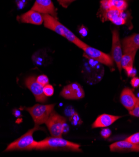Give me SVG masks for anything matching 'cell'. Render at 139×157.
<instances>
[{
	"label": "cell",
	"mask_w": 139,
	"mask_h": 157,
	"mask_svg": "<svg viewBox=\"0 0 139 157\" xmlns=\"http://www.w3.org/2000/svg\"><path fill=\"white\" fill-rule=\"evenodd\" d=\"M123 55V50L122 43L120 40L118 31L115 29L112 31V45L111 56L115 63L120 73L122 72L121 67V59Z\"/></svg>",
	"instance_id": "obj_7"
},
{
	"label": "cell",
	"mask_w": 139,
	"mask_h": 157,
	"mask_svg": "<svg viewBox=\"0 0 139 157\" xmlns=\"http://www.w3.org/2000/svg\"><path fill=\"white\" fill-rule=\"evenodd\" d=\"M45 124L52 136L61 137L64 132L66 119L53 111Z\"/></svg>",
	"instance_id": "obj_6"
},
{
	"label": "cell",
	"mask_w": 139,
	"mask_h": 157,
	"mask_svg": "<svg viewBox=\"0 0 139 157\" xmlns=\"http://www.w3.org/2000/svg\"><path fill=\"white\" fill-rule=\"evenodd\" d=\"M123 52L137 51L139 49V33L123 38L122 41Z\"/></svg>",
	"instance_id": "obj_16"
},
{
	"label": "cell",
	"mask_w": 139,
	"mask_h": 157,
	"mask_svg": "<svg viewBox=\"0 0 139 157\" xmlns=\"http://www.w3.org/2000/svg\"><path fill=\"white\" fill-rule=\"evenodd\" d=\"M60 96L67 100H80L85 97V91L80 84L73 83L65 86L60 92Z\"/></svg>",
	"instance_id": "obj_9"
},
{
	"label": "cell",
	"mask_w": 139,
	"mask_h": 157,
	"mask_svg": "<svg viewBox=\"0 0 139 157\" xmlns=\"http://www.w3.org/2000/svg\"><path fill=\"white\" fill-rule=\"evenodd\" d=\"M38 129V126L35 125V127L30 129L18 139L8 145L5 151L35 150L37 142L34 140L33 135L35 132Z\"/></svg>",
	"instance_id": "obj_3"
},
{
	"label": "cell",
	"mask_w": 139,
	"mask_h": 157,
	"mask_svg": "<svg viewBox=\"0 0 139 157\" xmlns=\"http://www.w3.org/2000/svg\"><path fill=\"white\" fill-rule=\"evenodd\" d=\"M35 150L52 151H70L80 152V145L70 142L61 137H48L40 142H37Z\"/></svg>",
	"instance_id": "obj_1"
},
{
	"label": "cell",
	"mask_w": 139,
	"mask_h": 157,
	"mask_svg": "<svg viewBox=\"0 0 139 157\" xmlns=\"http://www.w3.org/2000/svg\"><path fill=\"white\" fill-rule=\"evenodd\" d=\"M121 118L120 116L112 115L109 114H102L98 116L95 121L92 124V128H106L110 126L118 119Z\"/></svg>",
	"instance_id": "obj_15"
},
{
	"label": "cell",
	"mask_w": 139,
	"mask_h": 157,
	"mask_svg": "<svg viewBox=\"0 0 139 157\" xmlns=\"http://www.w3.org/2000/svg\"><path fill=\"white\" fill-rule=\"evenodd\" d=\"M110 9L109 0H101L100 2V15L102 18L105 13Z\"/></svg>",
	"instance_id": "obj_19"
},
{
	"label": "cell",
	"mask_w": 139,
	"mask_h": 157,
	"mask_svg": "<svg viewBox=\"0 0 139 157\" xmlns=\"http://www.w3.org/2000/svg\"><path fill=\"white\" fill-rule=\"evenodd\" d=\"M13 114L15 117H19L21 115V112H20V111L17 110V109H15V110H14V112H13Z\"/></svg>",
	"instance_id": "obj_29"
},
{
	"label": "cell",
	"mask_w": 139,
	"mask_h": 157,
	"mask_svg": "<svg viewBox=\"0 0 139 157\" xmlns=\"http://www.w3.org/2000/svg\"><path fill=\"white\" fill-rule=\"evenodd\" d=\"M54 104H37L32 107L26 108V109L32 116L35 125L39 126V125L44 124L46 122L51 113L54 111Z\"/></svg>",
	"instance_id": "obj_4"
},
{
	"label": "cell",
	"mask_w": 139,
	"mask_h": 157,
	"mask_svg": "<svg viewBox=\"0 0 139 157\" xmlns=\"http://www.w3.org/2000/svg\"><path fill=\"white\" fill-rule=\"evenodd\" d=\"M103 21H110L114 24L120 26L126 23V16L124 11H122L117 9H110L103 16Z\"/></svg>",
	"instance_id": "obj_11"
},
{
	"label": "cell",
	"mask_w": 139,
	"mask_h": 157,
	"mask_svg": "<svg viewBox=\"0 0 139 157\" xmlns=\"http://www.w3.org/2000/svg\"><path fill=\"white\" fill-rule=\"evenodd\" d=\"M37 81L42 86H44L45 85L49 84V79L48 76L45 75H41L38 76L37 78Z\"/></svg>",
	"instance_id": "obj_21"
},
{
	"label": "cell",
	"mask_w": 139,
	"mask_h": 157,
	"mask_svg": "<svg viewBox=\"0 0 139 157\" xmlns=\"http://www.w3.org/2000/svg\"><path fill=\"white\" fill-rule=\"evenodd\" d=\"M70 121L74 125H79L82 123L80 116L76 113H74L73 114H72L71 115L70 118Z\"/></svg>",
	"instance_id": "obj_22"
},
{
	"label": "cell",
	"mask_w": 139,
	"mask_h": 157,
	"mask_svg": "<svg viewBox=\"0 0 139 157\" xmlns=\"http://www.w3.org/2000/svg\"><path fill=\"white\" fill-rule=\"evenodd\" d=\"M120 100L122 105L129 112L131 111L135 106L138 98L135 95L131 89L129 88H125L121 92Z\"/></svg>",
	"instance_id": "obj_13"
},
{
	"label": "cell",
	"mask_w": 139,
	"mask_h": 157,
	"mask_svg": "<svg viewBox=\"0 0 139 157\" xmlns=\"http://www.w3.org/2000/svg\"><path fill=\"white\" fill-rule=\"evenodd\" d=\"M43 91L46 97H52L54 94V88L52 85L48 84L43 87Z\"/></svg>",
	"instance_id": "obj_20"
},
{
	"label": "cell",
	"mask_w": 139,
	"mask_h": 157,
	"mask_svg": "<svg viewBox=\"0 0 139 157\" xmlns=\"http://www.w3.org/2000/svg\"><path fill=\"white\" fill-rule=\"evenodd\" d=\"M127 74V76L129 77H135V75H136V69L135 68L133 67H131V68H127L126 70H125Z\"/></svg>",
	"instance_id": "obj_26"
},
{
	"label": "cell",
	"mask_w": 139,
	"mask_h": 157,
	"mask_svg": "<svg viewBox=\"0 0 139 157\" xmlns=\"http://www.w3.org/2000/svg\"><path fill=\"white\" fill-rule=\"evenodd\" d=\"M130 83L133 88H138L139 86V78L135 76L133 77V78L131 80Z\"/></svg>",
	"instance_id": "obj_28"
},
{
	"label": "cell",
	"mask_w": 139,
	"mask_h": 157,
	"mask_svg": "<svg viewBox=\"0 0 139 157\" xmlns=\"http://www.w3.org/2000/svg\"><path fill=\"white\" fill-rule=\"evenodd\" d=\"M109 148L112 152H139V144H135L125 140L112 144Z\"/></svg>",
	"instance_id": "obj_14"
},
{
	"label": "cell",
	"mask_w": 139,
	"mask_h": 157,
	"mask_svg": "<svg viewBox=\"0 0 139 157\" xmlns=\"http://www.w3.org/2000/svg\"><path fill=\"white\" fill-rule=\"evenodd\" d=\"M31 10L43 14H50L55 18L57 16L56 8L52 0H36Z\"/></svg>",
	"instance_id": "obj_10"
},
{
	"label": "cell",
	"mask_w": 139,
	"mask_h": 157,
	"mask_svg": "<svg viewBox=\"0 0 139 157\" xmlns=\"http://www.w3.org/2000/svg\"><path fill=\"white\" fill-rule=\"evenodd\" d=\"M136 53V51L123 53L121 59V67L122 69L126 70L127 68L133 67Z\"/></svg>",
	"instance_id": "obj_17"
},
{
	"label": "cell",
	"mask_w": 139,
	"mask_h": 157,
	"mask_svg": "<svg viewBox=\"0 0 139 157\" xmlns=\"http://www.w3.org/2000/svg\"><path fill=\"white\" fill-rule=\"evenodd\" d=\"M111 133H112L111 130L108 128H104L101 132V135L104 138H109L111 135Z\"/></svg>",
	"instance_id": "obj_27"
},
{
	"label": "cell",
	"mask_w": 139,
	"mask_h": 157,
	"mask_svg": "<svg viewBox=\"0 0 139 157\" xmlns=\"http://www.w3.org/2000/svg\"><path fill=\"white\" fill-rule=\"evenodd\" d=\"M43 20L45 28L51 29L57 34L65 38L82 50L87 45L85 43L80 40L71 30L63 24H61L56 18H55L50 14H43Z\"/></svg>",
	"instance_id": "obj_2"
},
{
	"label": "cell",
	"mask_w": 139,
	"mask_h": 157,
	"mask_svg": "<svg viewBox=\"0 0 139 157\" xmlns=\"http://www.w3.org/2000/svg\"><path fill=\"white\" fill-rule=\"evenodd\" d=\"M129 114L135 117H139V98H138V100L134 108L131 111H129Z\"/></svg>",
	"instance_id": "obj_24"
},
{
	"label": "cell",
	"mask_w": 139,
	"mask_h": 157,
	"mask_svg": "<svg viewBox=\"0 0 139 157\" xmlns=\"http://www.w3.org/2000/svg\"><path fill=\"white\" fill-rule=\"evenodd\" d=\"M26 87L32 91L35 97L36 101L40 103H44L47 100L46 97L43 91V86L40 85L35 76H29L26 78L25 81Z\"/></svg>",
	"instance_id": "obj_8"
},
{
	"label": "cell",
	"mask_w": 139,
	"mask_h": 157,
	"mask_svg": "<svg viewBox=\"0 0 139 157\" xmlns=\"http://www.w3.org/2000/svg\"><path fill=\"white\" fill-rule=\"evenodd\" d=\"M18 20L20 23L41 25L44 21L43 14L38 11L31 10L19 16L18 17Z\"/></svg>",
	"instance_id": "obj_12"
},
{
	"label": "cell",
	"mask_w": 139,
	"mask_h": 157,
	"mask_svg": "<svg viewBox=\"0 0 139 157\" xmlns=\"http://www.w3.org/2000/svg\"><path fill=\"white\" fill-rule=\"evenodd\" d=\"M110 9H117L124 11L127 8V0H109Z\"/></svg>",
	"instance_id": "obj_18"
},
{
	"label": "cell",
	"mask_w": 139,
	"mask_h": 157,
	"mask_svg": "<svg viewBox=\"0 0 139 157\" xmlns=\"http://www.w3.org/2000/svg\"><path fill=\"white\" fill-rule=\"evenodd\" d=\"M84 56L87 58L94 60L99 63L103 64L109 67H113L114 65V61L111 55L105 53L102 51L97 50L95 48L87 44L83 48Z\"/></svg>",
	"instance_id": "obj_5"
},
{
	"label": "cell",
	"mask_w": 139,
	"mask_h": 157,
	"mask_svg": "<svg viewBox=\"0 0 139 157\" xmlns=\"http://www.w3.org/2000/svg\"><path fill=\"white\" fill-rule=\"evenodd\" d=\"M58 3L64 8H67L70 6L73 2L76 1V0H57Z\"/></svg>",
	"instance_id": "obj_25"
},
{
	"label": "cell",
	"mask_w": 139,
	"mask_h": 157,
	"mask_svg": "<svg viewBox=\"0 0 139 157\" xmlns=\"http://www.w3.org/2000/svg\"><path fill=\"white\" fill-rule=\"evenodd\" d=\"M125 140L135 144H139V132L134 133L127 137Z\"/></svg>",
	"instance_id": "obj_23"
}]
</instances>
